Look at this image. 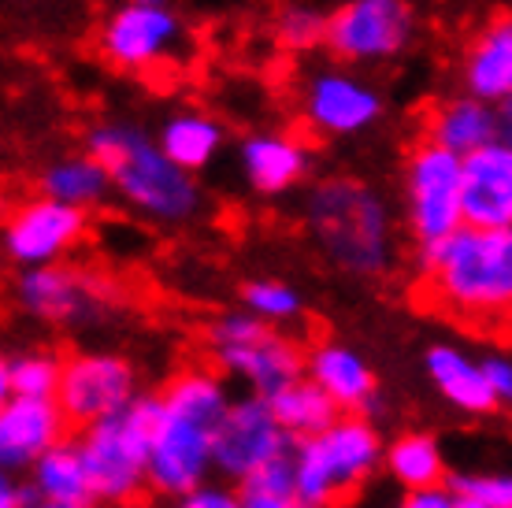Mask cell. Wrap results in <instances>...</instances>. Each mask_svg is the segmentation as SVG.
Instances as JSON below:
<instances>
[{"label": "cell", "instance_id": "cell-13", "mask_svg": "<svg viewBox=\"0 0 512 508\" xmlns=\"http://www.w3.org/2000/svg\"><path fill=\"white\" fill-rule=\"evenodd\" d=\"M75 434L56 397H4L0 401V464L23 475L52 445Z\"/></svg>", "mask_w": 512, "mask_h": 508}, {"label": "cell", "instance_id": "cell-36", "mask_svg": "<svg viewBox=\"0 0 512 508\" xmlns=\"http://www.w3.org/2000/svg\"><path fill=\"white\" fill-rule=\"evenodd\" d=\"M323 30H327V23H320L316 15H286L282 41H286V45H312V41L323 38Z\"/></svg>", "mask_w": 512, "mask_h": 508}, {"label": "cell", "instance_id": "cell-20", "mask_svg": "<svg viewBox=\"0 0 512 508\" xmlns=\"http://www.w3.org/2000/svg\"><path fill=\"white\" fill-rule=\"evenodd\" d=\"M464 82L479 97L512 93V12L487 15L464 41Z\"/></svg>", "mask_w": 512, "mask_h": 508}, {"label": "cell", "instance_id": "cell-26", "mask_svg": "<svg viewBox=\"0 0 512 508\" xmlns=\"http://www.w3.org/2000/svg\"><path fill=\"white\" fill-rule=\"evenodd\" d=\"M375 97L364 89L338 82V78H323L312 86V101H308V119L316 130H357L375 115Z\"/></svg>", "mask_w": 512, "mask_h": 508}, {"label": "cell", "instance_id": "cell-40", "mask_svg": "<svg viewBox=\"0 0 512 508\" xmlns=\"http://www.w3.org/2000/svg\"><path fill=\"white\" fill-rule=\"evenodd\" d=\"M461 508H490V505H479V501H468V497H461Z\"/></svg>", "mask_w": 512, "mask_h": 508}, {"label": "cell", "instance_id": "cell-35", "mask_svg": "<svg viewBox=\"0 0 512 508\" xmlns=\"http://www.w3.org/2000/svg\"><path fill=\"white\" fill-rule=\"evenodd\" d=\"M490 375V386H494V397H498V408L512 416V356L494 353L483 360Z\"/></svg>", "mask_w": 512, "mask_h": 508}, {"label": "cell", "instance_id": "cell-21", "mask_svg": "<svg viewBox=\"0 0 512 508\" xmlns=\"http://www.w3.org/2000/svg\"><path fill=\"white\" fill-rule=\"evenodd\" d=\"M494 134H498L494 115L472 101H427L416 115V138L446 145L461 156L490 145Z\"/></svg>", "mask_w": 512, "mask_h": 508}, {"label": "cell", "instance_id": "cell-37", "mask_svg": "<svg viewBox=\"0 0 512 508\" xmlns=\"http://www.w3.org/2000/svg\"><path fill=\"white\" fill-rule=\"evenodd\" d=\"M30 497H34L30 483L19 479L15 471H4V483H0V508H26Z\"/></svg>", "mask_w": 512, "mask_h": 508}, {"label": "cell", "instance_id": "cell-34", "mask_svg": "<svg viewBox=\"0 0 512 508\" xmlns=\"http://www.w3.org/2000/svg\"><path fill=\"white\" fill-rule=\"evenodd\" d=\"M394 508H461V494L449 483L431 490H401Z\"/></svg>", "mask_w": 512, "mask_h": 508}, {"label": "cell", "instance_id": "cell-32", "mask_svg": "<svg viewBox=\"0 0 512 508\" xmlns=\"http://www.w3.org/2000/svg\"><path fill=\"white\" fill-rule=\"evenodd\" d=\"M449 486L468 501L490 508H512V471H472V475H453Z\"/></svg>", "mask_w": 512, "mask_h": 508}, {"label": "cell", "instance_id": "cell-23", "mask_svg": "<svg viewBox=\"0 0 512 508\" xmlns=\"http://www.w3.org/2000/svg\"><path fill=\"white\" fill-rule=\"evenodd\" d=\"M26 483L38 497H49V501H64V505H97L90 483V468L82 460V449H78L75 438L52 445L49 453L26 471Z\"/></svg>", "mask_w": 512, "mask_h": 508}, {"label": "cell", "instance_id": "cell-31", "mask_svg": "<svg viewBox=\"0 0 512 508\" xmlns=\"http://www.w3.org/2000/svg\"><path fill=\"white\" fill-rule=\"evenodd\" d=\"M216 141H219V130L212 123H205V119H179V123L167 127L164 153L179 167H186V171H197V167L208 164Z\"/></svg>", "mask_w": 512, "mask_h": 508}, {"label": "cell", "instance_id": "cell-25", "mask_svg": "<svg viewBox=\"0 0 512 508\" xmlns=\"http://www.w3.org/2000/svg\"><path fill=\"white\" fill-rule=\"evenodd\" d=\"M245 171L260 193L290 190L305 175V149L297 138H256L245 145Z\"/></svg>", "mask_w": 512, "mask_h": 508}, {"label": "cell", "instance_id": "cell-3", "mask_svg": "<svg viewBox=\"0 0 512 508\" xmlns=\"http://www.w3.org/2000/svg\"><path fill=\"white\" fill-rule=\"evenodd\" d=\"M290 460L305 508H346L383 471L386 442L368 412H342L320 434L294 442Z\"/></svg>", "mask_w": 512, "mask_h": 508}, {"label": "cell", "instance_id": "cell-16", "mask_svg": "<svg viewBox=\"0 0 512 508\" xmlns=\"http://www.w3.org/2000/svg\"><path fill=\"white\" fill-rule=\"evenodd\" d=\"M305 375L323 386L342 412H372L379 401V379L372 364L346 342L316 338L305 349Z\"/></svg>", "mask_w": 512, "mask_h": 508}, {"label": "cell", "instance_id": "cell-15", "mask_svg": "<svg viewBox=\"0 0 512 508\" xmlns=\"http://www.w3.org/2000/svg\"><path fill=\"white\" fill-rule=\"evenodd\" d=\"M409 38V8L401 0H349L327 19L323 41L334 56H386Z\"/></svg>", "mask_w": 512, "mask_h": 508}, {"label": "cell", "instance_id": "cell-5", "mask_svg": "<svg viewBox=\"0 0 512 508\" xmlns=\"http://www.w3.org/2000/svg\"><path fill=\"white\" fill-rule=\"evenodd\" d=\"M90 156L108 171L112 186L145 216L179 223L190 219L201 204V193L190 182L186 167H179L167 153H156L134 130H97L90 138Z\"/></svg>", "mask_w": 512, "mask_h": 508}, {"label": "cell", "instance_id": "cell-22", "mask_svg": "<svg viewBox=\"0 0 512 508\" xmlns=\"http://www.w3.org/2000/svg\"><path fill=\"white\" fill-rule=\"evenodd\" d=\"M383 471L397 490H431V486H446L453 479L446 449L427 431H405L397 434L394 442H386Z\"/></svg>", "mask_w": 512, "mask_h": 508}, {"label": "cell", "instance_id": "cell-7", "mask_svg": "<svg viewBox=\"0 0 512 508\" xmlns=\"http://www.w3.org/2000/svg\"><path fill=\"white\" fill-rule=\"evenodd\" d=\"M156 394H141L112 420L75 431L82 460L90 468L97 508L127 505L149 497V431H153Z\"/></svg>", "mask_w": 512, "mask_h": 508}, {"label": "cell", "instance_id": "cell-27", "mask_svg": "<svg viewBox=\"0 0 512 508\" xmlns=\"http://www.w3.org/2000/svg\"><path fill=\"white\" fill-rule=\"evenodd\" d=\"M64 371V356L52 349H15L0 364V394L4 397H56Z\"/></svg>", "mask_w": 512, "mask_h": 508}, {"label": "cell", "instance_id": "cell-14", "mask_svg": "<svg viewBox=\"0 0 512 508\" xmlns=\"http://www.w3.org/2000/svg\"><path fill=\"white\" fill-rule=\"evenodd\" d=\"M175 34L179 26L175 19L156 8H127L108 19L101 34L104 45V60L112 67H123V71H134V75H164L171 78V45H175Z\"/></svg>", "mask_w": 512, "mask_h": 508}, {"label": "cell", "instance_id": "cell-33", "mask_svg": "<svg viewBox=\"0 0 512 508\" xmlns=\"http://www.w3.org/2000/svg\"><path fill=\"white\" fill-rule=\"evenodd\" d=\"M164 508H245L242 486L223 479V475H212L208 483L193 486L186 494L164 501Z\"/></svg>", "mask_w": 512, "mask_h": 508}, {"label": "cell", "instance_id": "cell-38", "mask_svg": "<svg viewBox=\"0 0 512 508\" xmlns=\"http://www.w3.org/2000/svg\"><path fill=\"white\" fill-rule=\"evenodd\" d=\"M26 508H97V505H64V501H49V497H30L26 501Z\"/></svg>", "mask_w": 512, "mask_h": 508}, {"label": "cell", "instance_id": "cell-28", "mask_svg": "<svg viewBox=\"0 0 512 508\" xmlns=\"http://www.w3.org/2000/svg\"><path fill=\"white\" fill-rule=\"evenodd\" d=\"M108 186H112V178H108V171L90 153L78 156V160H64V164L49 167L41 175V193L45 197H56V201L86 208V212L104 201Z\"/></svg>", "mask_w": 512, "mask_h": 508}, {"label": "cell", "instance_id": "cell-39", "mask_svg": "<svg viewBox=\"0 0 512 508\" xmlns=\"http://www.w3.org/2000/svg\"><path fill=\"white\" fill-rule=\"evenodd\" d=\"M112 508H160L156 501H149V497H138V501H127V505H112Z\"/></svg>", "mask_w": 512, "mask_h": 508}, {"label": "cell", "instance_id": "cell-10", "mask_svg": "<svg viewBox=\"0 0 512 508\" xmlns=\"http://www.w3.org/2000/svg\"><path fill=\"white\" fill-rule=\"evenodd\" d=\"M212 449H216V475L231 479V483H245L260 468L290 457L294 438L271 412L268 397L245 390L234 397L227 416L219 420L216 434H212Z\"/></svg>", "mask_w": 512, "mask_h": 508}, {"label": "cell", "instance_id": "cell-9", "mask_svg": "<svg viewBox=\"0 0 512 508\" xmlns=\"http://www.w3.org/2000/svg\"><path fill=\"white\" fill-rule=\"evenodd\" d=\"M138 371L119 353H101V349H75L64 356L56 401L64 408L75 431L93 427L101 420H112L123 408L138 401Z\"/></svg>", "mask_w": 512, "mask_h": 508}, {"label": "cell", "instance_id": "cell-2", "mask_svg": "<svg viewBox=\"0 0 512 508\" xmlns=\"http://www.w3.org/2000/svg\"><path fill=\"white\" fill-rule=\"evenodd\" d=\"M320 253L353 279H383L394 267V227L383 201L357 178H323L305 208Z\"/></svg>", "mask_w": 512, "mask_h": 508}, {"label": "cell", "instance_id": "cell-1", "mask_svg": "<svg viewBox=\"0 0 512 508\" xmlns=\"http://www.w3.org/2000/svg\"><path fill=\"white\" fill-rule=\"evenodd\" d=\"M412 293L423 308L468 331L512 323V227L464 223L420 249Z\"/></svg>", "mask_w": 512, "mask_h": 508}, {"label": "cell", "instance_id": "cell-11", "mask_svg": "<svg viewBox=\"0 0 512 508\" xmlns=\"http://www.w3.org/2000/svg\"><path fill=\"white\" fill-rule=\"evenodd\" d=\"M216 475L212 431L167 412L156 397L153 431H149V497L171 501Z\"/></svg>", "mask_w": 512, "mask_h": 508}, {"label": "cell", "instance_id": "cell-19", "mask_svg": "<svg viewBox=\"0 0 512 508\" xmlns=\"http://www.w3.org/2000/svg\"><path fill=\"white\" fill-rule=\"evenodd\" d=\"M156 397L164 401L167 412H175V416L197 423V427H205V431H212V434H216L219 420L227 416V408H231V401H234L231 379H227L212 360H205V364H186V368L171 371Z\"/></svg>", "mask_w": 512, "mask_h": 508}, {"label": "cell", "instance_id": "cell-4", "mask_svg": "<svg viewBox=\"0 0 512 508\" xmlns=\"http://www.w3.org/2000/svg\"><path fill=\"white\" fill-rule=\"evenodd\" d=\"M15 305L23 316L60 334L104 331L127 305V290L108 271L82 264L26 267L15 279Z\"/></svg>", "mask_w": 512, "mask_h": 508}, {"label": "cell", "instance_id": "cell-12", "mask_svg": "<svg viewBox=\"0 0 512 508\" xmlns=\"http://www.w3.org/2000/svg\"><path fill=\"white\" fill-rule=\"evenodd\" d=\"M86 208L64 204L56 197H26L8 212L4 223V249L19 271L26 267H45L60 264L78 242L86 238Z\"/></svg>", "mask_w": 512, "mask_h": 508}, {"label": "cell", "instance_id": "cell-24", "mask_svg": "<svg viewBox=\"0 0 512 508\" xmlns=\"http://www.w3.org/2000/svg\"><path fill=\"white\" fill-rule=\"evenodd\" d=\"M268 405L294 442L320 434L323 427H331V423L342 416V408L334 405L331 394H327L323 386H316L308 375H301V379H294L290 386L275 390V394L268 397Z\"/></svg>", "mask_w": 512, "mask_h": 508}, {"label": "cell", "instance_id": "cell-6", "mask_svg": "<svg viewBox=\"0 0 512 508\" xmlns=\"http://www.w3.org/2000/svg\"><path fill=\"white\" fill-rule=\"evenodd\" d=\"M305 349L275 323H264L253 312H227L205 327V356L223 375L249 394L271 397L305 375Z\"/></svg>", "mask_w": 512, "mask_h": 508}, {"label": "cell", "instance_id": "cell-29", "mask_svg": "<svg viewBox=\"0 0 512 508\" xmlns=\"http://www.w3.org/2000/svg\"><path fill=\"white\" fill-rule=\"evenodd\" d=\"M242 308L260 316L264 323H275V327H294L305 305L290 282L279 279H256L242 286Z\"/></svg>", "mask_w": 512, "mask_h": 508}, {"label": "cell", "instance_id": "cell-30", "mask_svg": "<svg viewBox=\"0 0 512 508\" xmlns=\"http://www.w3.org/2000/svg\"><path fill=\"white\" fill-rule=\"evenodd\" d=\"M242 497L245 508H305V501L297 497L294 486V460L282 457L268 468H260L253 479H245Z\"/></svg>", "mask_w": 512, "mask_h": 508}, {"label": "cell", "instance_id": "cell-8", "mask_svg": "<svg viewBox=\"0 0 512 508\" xmlns=\"http://www.w3.org/2000/svg\"><path fill=\"white\" fill-rule=\"evenodd\" d=\"M405 178H409V230L416 249H427L464 227L461 153L427 138H412L405 156Z\"/></svg>", "mask_w": 512, "mask_h": 508}, {"label": "cell", "instance_id": "cell-17", "mask_svg": "<svg viewBox=\"0 0 512 508\" xmlns=\"http://www.w3.org/2000/svg\"><path fill=\"white\" fill-rule=\"evenodd\" d=\"M464 223L512 227V145L490 141L464 156Z\"/></svg>", "mask_w": 512, "mask_h": 508}, {"label": "cell", "instance_id": "cell-18", "mask_svg": "<svg viewBox=\"0 0 512 508\" xmlns=\"http://www.w3.org/2000/svg\"><path fill=\"white\" fill-rule=\"evenodd\" d=\"M423 368H427V379L435 382L438 394L464 416H494V412H501L494 386H490L487 364L468 356L457 345H431L423 353Z\"/></svg>", "mask_w": 512, "mask_h": 508}]
</instances>
